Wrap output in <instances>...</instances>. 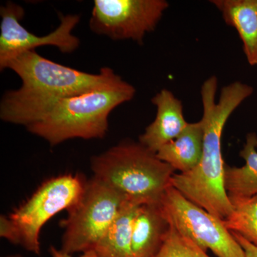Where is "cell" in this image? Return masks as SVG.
Wrapping results in <instances>:
<instances>
[{
  "label": "cell",
  "instance_id": "1",
  "mask_svg": "<svg viewBox=\"0 0 257 257\" xmlns=\"http://www.w3.org/2000/svg\"><path fill=\"white\" fill-rule=\"evenodd\" d=\"M217 89L216 76L204 81L201 88L204 143L200 162L188 172L174 174L171 185L191 202L224 220L233 207L224 186L221 137L229 116L253 94V88L241 82L230 83L221 89L216 101Z\"/></svg>",
  "mask_w": 257,
  "mask_h": 257
},
{
  "label": "cell",
  "instance_id": "2",
  "mask_svg": "<svg viewBox=\"0 0 257 257\" xmlns=\"http://www.w3.org/2000/svg\"><path fill=\"white\" fill-rule=\"evenodd\" d=\"M6 69L21 79V87L8 91L0 104L3 121L28 126L64 98L96 90L121 78L108 67L90 74L56 63L30 51L10 61Z\"/></svg>",
  "mask_w": 257,
  "mask_h": 257
},
{
  "label": "cell",
  "instance_id": "3",
  "mask_svg": "<svg viewBox=\"0 0 257 257\" xmlns=\"http://www.w3.org/2000/svg\"><path fill=\"white\" fill-rule=\"evenodd\" d=\"M135 94V88L121 77L96 90L61 99L27 128L52 147L71 139L103 138L109 114Z\"/></svg>",
  "mask_w": 257,
  "mask_h": 257
},
{
  "label": "cell",
  "instance_id": "4",
  "mask_svg": "<svg viewBox=\"0 0 257 257\" xmlns=\"http://www.w3.org/2000/svg\"><path fill=\"white\" fill-rule=\"evenodd\" d=\"M94 177L130 202H160L175 170L140 143H124L92 157Z\"/></svg>",
  "mask_w": 257,
  "mask_h": 257
},
{
  "label": "cell",
  "instance_id": "5",
  "mask_svg": "<svg viewBox=\"0 0 257 257\" xmlns=\"http://www.w3.org/2000/svg\"><path fill=\"white\" fill-rule=\"evenodd\" d=\"M126 201L95 177L86 182L82 197L61 221L64 229L61 250L69 254L93 251Z\"/></svg>",
  "mask_w": 257,
  "mask_h": 257
},
{
  "label": "cell",
  "instance_id": "6",
  "mask_svg": "<svg viewBox=\"0 0 257 257\" xmlns=\"http://www.w3.org/2000/svg\"><path fill=\"white\" fill-rule=\"evenodd\" d=\"M86 182L79 175H64L44 182L10 218L20 230L21 246L40 255L42 226L60 211L73 207L82 197Z\"/></svg>",
  "mask_w": 257,
  "mask_h": 257
},
{
  "label": "cell",
  "instance_id": "7",
  "mask_svg": "<svg viewBox=\"0 0 257 257\" xmlns=\"http://www.w3.org/2000/svg\"><path fill=\"white\" fill-rule=\"evenodd\" d=\"M160 203L169 223L204 251L210 249L217 257H245L222 219L191 202L173 186L167 187Z\"/></svg>",
  "mask_w": 257,
  "mask_h": 257
},
{
  "label": "cell",
  "instance_id": "8",
  "mask_svg": "<svg viewBox=\"0 0 257 257\" xmlns=\"http://www.w3.org/2000/svg\"><path fill=\"white\" fill-rule=\"evenodd\" d=\"M165 0H95L89 28L111 40H132L142 44L153 32L166 10Z\"/></svg>",
  "mask_w": 257,
  "mask_h": 257
},
{
  "label": "cell",
  "instance_id": "9",
  "mask_svg": "<svg viewBox=\"0 0 257 257\" xmlns=\"http://www.w3.org/2000/svg\"><path fill=\"white\" fill-rule=\"evenodd\" d=\"M0 69L4 70L10 61L37 47L55 46L62 53H72L79 46L78 37L72 34L79 23V15H60V24L55 31L45 36H37L21 24L25 10L15 3H7L0 10Z\"/></svg>",
  "mask_w": 257,
  "mask_h": 257
},
{
  "label": "cell",
  "instance_id": "10",
  "mask_svg": "<svg viewBox=\"0 0 257 257\" xmlns=\"http://www.w3.org/2000/svg\"><path fill=\"white\" fill-rule=\"evenodd\" d=\"M151 101L157 108L156 117L140 135L139 143L157 154L177 138L189 123L184 119L182 101L169 89H162Z\"/></svg>",
  "mask_w": 257,
  "mask_h": 257
},
{
  "label": "cell",
  "instance_id": "11",
  "mask_svg": "<svg viewBox=\"0 0 257 257\" xmlns=\"http://www.w3.org/2000/svg\"><path fill=\"white\" fill-rule=\"evenodd\" d=\"M160 202L142 204L138 208L133 229L135 257H156L163 245L170 223Z\"/></svg>",
  "mask_w": 257,
  "mask_h": 257
},
{
  "label": "cell",
  "instance_id": "12",
  "mask_svg": "<svg viewBox=\"0 0 257 257\" xmlns=\"http://www.w3.org/2000/svg\"><path fill=\"white\" fill-rule=\"evenodd\" d=\"M224 23L234 28L242 42L248 63L257 65V0H211Z\"/></svg>",
  "mask_w": 257,
  "mask_h": 257
},
{
  "label": "cell",
  "instance_id": "13",
  "mask_svg": "<svg viewBox=\"0 0 257 257\" xmlns=\"http://www.w3.org/2000/svg\"><path fill=\"white\" fill-rule=\"evenodd\" d=\"M204 126L202 120L189 123L180 135L157 152L160 160L180 173L194 170L202 159Z\"/></svg>",
  "mask_w": 257,
  "mask_h": 257
},
{
  "label": "cell",
  "instance_id": "14",
  "mask_svg": "<svg viewBox=\"0 0 257 257\" xmlns=\"http://www.w3.org/2000/svg\"><path fill=\"white\" fill-rule=\"evenodd\" d=\"M140 204L126 201L93 251L99 257H135L133 251L134 221Z\"/></svg>",
  "mask_w": 257,
  "mask_h": 257
},
{
  "label": "cell",
  "instance_id": "15",
  "mask_svg": "<svg viewBox=\"0 0 257 257\" xmlns=\"http://www.w3.org/2000/svg\"><path fill=\"white\" fill-rule=\"evenodd\" d=\"M246 164L241 167L225 166L224 186L229 197L257 196V135H246V144L240 151Z\"/></svg>",
  "mask_w": 257,
  "mask_h": 257
},
{
  "label": "cell",
  "instance_id": "16",
  "mask_svg": "<svg viewBox=\"0 0 257 257\" xmlns=\"http://www.w3.org/2000/svg\"><path fill=\"white\" fill-rule=\"evenodd\" d=\"M229 198L233 211L223 220L225 226L229 231L238 233L257 247V196Z\"/></svg>",
  "mask_w": 257,
  "mask_h": 257
},
{
  "label": "cell",
  "instance_id": "17",
  "mask_svg": "<svg viewBox=\"0 0 257 257\" xmlns=\"http://www.w3.org/2000/svg\"><path fill=\"white\" fill-rule=\"evenodd\" d=\"M156 257H210L197 243L170 224V229Z\"/></svg>",
  "mask_w": 257,
  "mask_h": 257
},
{
  "label": "cell",
  "instance_id": "18",
  "mask_svg": "<svg viewBox=\"0 0 257 257\" xmlns=\"http://www.w3.org/2000/svg\"><path fill=\"white\" fill-rule=\"evenodd\" d=\"M0 236L13 244L21 245L20 230L10 216H0Z\"/></svg>",
  "mask_w": 257,
  "mask_h": 257
},
{
  "label": "cell",
  "instance_id": "19",
  "mask_svg": "<svg viewBox=\"0 0 257 257\" xmlns=\"http://www.w3.org/2000/svg\"><path fill=\"white\" fill-rule=\"evenodd\" d=\"M235 239L244 251L245 257H257V247L238 233L231 231Z\"/></svg>",
  "mask_w": 257,
  "mask_h": 257
},
{
  "label": "cell",
  "instance_id": "20",
  "mask_svg": "<svg viewBox=\"0 0 257 257\" xmlns=\"http://www.w3.org/2000/svg\"><path fill=\"white\" fill-rule=\"evenodd\" d=\"M50 253L52 257H74L72 256V254L64 253L61 249H58L55 247V246H51L50 248ZM78 257H99L96 254L94 251H89L87 252L83 253L82 255Z\"/></svg>",
  "mask_w": 257,
  "mask_h": 257
},
{
  "label": "cell",
  "instance_id": "21",
  "mask_svg": "<svg viewBox=\"0 0 257 257\" xmlns=\"http://www.w3.org/2000/svg\"><path fill=\"white\" fill-rule=\"evenodd\" d=\"M4 257H23L22 255L20 254H15V255H10V256H7Z\"/></svg>",
  "mask_w": 257,
  "mask_h": 257
}]
</instances>
